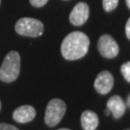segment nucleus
I'll list each match as a JSON object with an SVG mask.
<instances>
[{
	"label": "nucleus",
	"mask_w": 130,
	"mask_h": 130,
	"mask_svg": "<svg viewBox=\"0 0 130 130\" xmlns=\"http://www.w3.org/2000/svg\"><path fill=\"white\" fill-rule=\"evenodd\" d=\"M90 39L83 32L70 33L61 44V53L66 60L73 61L83 58L89 51Z\"/></svg>",
	"instance_id": "nucleus-1"
},
{
	"label": "nucleus",
	"mask_w": 130,
	"mask_h": 130,
	"mask_svg": "<svg viewBox=\"0 0 130 130\" xmlns=\"http://www.w3.org/2000/svg\"><path fill=\"white\" fill-rule=\"evenodd\" d=\"M20 72V56L19 52L10 51L5 56L0 67V80L5 83H11L17 80Z\"/></svg>",
	"instance_id": "nucleus-2"
},
{
	"label": "nucleus",
	"mask_w": 130,
	"mask_h": 130,
	"mask_svg": "<svg viewBox=\"0 0 130 130\" xmlns=\"http://www.w3.org/2000/svg\"><path fill=\"white\" fill-rule=\"evenodd\" d=\"M14 30L20 36L37 38L42 36L44 26L41 20L32 18H22L18 20L14 25Z\"/></svg>",
	"instance_id": "nucleus-3"
},
{
	"label": "nucleus",
	"mask_w": 130,
	"mask_h": 130,
	"mask_svg": "<svg viewBox=\"0 0 130 130\" xmlns=\"http://www.w3.org/2000/svg\"><path fill=\"white\" fill-rule=\"evenodd\" d=\"M67 110L66 103L59 98L51 99L46 106L44 114V122L46 125L53 127L57 125L64 118Z\"/></svg>",
	"instance_id": "nucleus-4"
},
{
	"label": "nucleus",
	"mask_w": 130,
	"mask_h": 130,
	"mask_svg": "<svg viewBox=\"0 0 130 130\" xmlns=\"http://www.w3.org/2000/svg\"><path fill=\"white\" fill-rule=\"evenodd\" d=\"M98 49L100 55L106 59H113L118 56L120 46L110 35H102L98 42Z\"/></svg>",
	"instance_id": "nucleus-5"
},
{
	"label": "nucleus",
	"mask_w": 130,
	"mask_h": 130,
	"mask_svg": "<svg viewBox=\"0 0 130 130\" xmlns=\"http://www.w3.org/2000/svg\"><path fill=\"white\" fill-rule=\"evenodd\" d=\"M114 86V76L110 71L103 70L99 72L94 80L93 87L100 94H107L112 91Z\"/></svg>",
	"instance_id": "nucleus-6"
},
{
	"label": "nucleus",
	"mask_w": 130,
	"mask_h": 130,
	"mask_svg": "<svg viewBox=\"0 0 130 130\" xmlns=\"http://www.w3.org/2000/svg\"><path fill=\"white\" fill-rule=\"evenodd\" d=\"M89 15H90L89 5L85 2H79L70 12V21L74 26H81L88 20Z\"/></svg>",
	"instance_id": "nucleus-7"
},
{
	"label": "nucleus",
	"mask_w": 130,
	"mask_h": 130,
	"mask_svg": "<svg viewBox=\"0 0 130 130\" xmlns=\"http://www.w3.org/2000/svg\"><path fill=\"white\" fill-rule=\"evenodd\" d=\"M36 117V109L31 105H22L13 113V119L19 123H27Z\"/></svg>",
	"instance_id": "nucleus-8"
},
{
	"label": "nucleus",
	"mask_w": 130,
	"mask_h": 130,
	"mask_svg": "<svg viewBox=\"0 0 130 130\" xmlns=\"http://www.w3.org/2000/svg\"><path fill=\"white\" fill-rule=\"evenodd\" d=\"M107 109L116 120H119L125 114L126 104L120 95H113L107 101Z\"/></svg>",
	"instance_id": "nucleus-9"
},
{
	"label": "nucleus",
	"mask_w": 130,
	"mask_h": 130,
	"mask_svg": "<svg viewBox=\"0 0 130 130\" xmlns=\"http://www.w3.org/2000/svg\"><path fill=\"white\" fill-rule=\"evenodd\" d=\"M99 124L98 116L94 112L86 110L81 115V126L84 130H95Z\"/></svg>",
	"instance_id": "nucleus-10"
},
{
	"label": "nucleus",
	"mask_w": 130,
	"mask_h": 130,
	"mask_svg": "<svg viewBox=\"0 0 130 130\" xmlns=\"http://www.w3.org/2000/svg\"><path fill=\"white\" fill-rule=\"evenodd\" d=\"M119 4V0H102V7L105 12L110 13L116 9Z\"/></svg>",
	"instance_id": "nucleus-11"
},
{
	"label": "nucleus",
	"mask_w": 130,
	"mask_h": 130,
	"mask_svg": "<svg viewBox=\"0 0 130 130\" xmlns=\"http://www.w3.org/2000/svg\"><path fill=\"white\" fill-rule=\"evenodd\" d=\"M121 72L126 81L130 83V62H126L121 65Z\"/></svg>",
	"instance_id": "nucleus-12"
},
{
	"label": "nucleus",
	"mask_w": 130,
	"mask_h": 130,
	"mask_svg": "<svg viewBox=\"0 0 130 130\" xmlns=\"http://www.w3.org/2000/svg\"><path fill=\"white\" fill-rule=\"evenodd\" d=\"M30 4L36 8H42L48 2V0H29Z\"/></svg>",
	"instance_id": "nucleus-13"
},
{
	"label": "nucleus",
	"mask_w": 130,
	"mask_h": 130,
	"mask_svg": "<svg viewBox=\"0 0 130 130\" xmlns=\"http://www.w3.org/2000/svg\"><path fill=\"white\" fill-rule=\"evenodd\" d=\"M0 130H19L15 126L8 123H0Z\"/></svg>",
	"instance_id": "nucleus-14"
},
{
	"label": "nucleus",
	"mask_w": 130,
	"mask_h": 130,
	"mask_svg": "<svg viewBox=\"0 0 130 130\" xmlns=\"http://www.w3.org/2000/svg\"><path fill=\"white\" fill-rule=\"evenodd\" d=\"M125 35L127 39L130 41V18L128 19V20H127V22L125 24Z\"/></svg>",
	"instance_id": "nucleus-15"
},
{
	"label": "nucleus",
	"mask_w": 130,
	"mask_h": 130,
	"mask_svg": "<svg viewBox=\"0 0 130 130\" xmlns=\"http://www.w3.org/2000/svg\"><path fill=\"white\" fill-rule=\"evenodd\" d=\"M126 105L130 108V93H129V95L127 96V99H126Z\"/></svg>",
	"instance_id": "nucleus-16"
},
{
	"label": "nucleus",
	"mask_w": 130,
	"mask_h": 130,
	"mask_svg": "<svg viewBox=\"0 0 130 130\" xmlns=\"http://www.w3.org/2000/svg\"><path fill=\"white\" fill-rule=\"evenodd\" d=\"M126 2V5H127V8L130 10V0H125Z\"/></svg>",
	"instance_id": "nucleus-17"
},
{
	"label": "nucleus",
	"mask_w": 130,
	"mask_h": 130,
	"mask_svg": "<svg viewBox=\"0 0 130 130\" xmlns=\"http://www.w3.org/2000/svg\"><path fill=\"white\" fill-rule=\"evenodd\" d=\"M105 114H106V116H108V115H109V114H110V111H109V110H108V109H107L106 111H105Z\"/></svg>",
	"instance_id": "nucleus-18"
},
{
	"label": "nucleus",
	"mask_w": 130,
	"mask_h": 130,
	"mask_svg": "<svg viewBox=\"0 0 130 130\" xmlns=\"http://www.w3.org/2000/svg\"><path fill=\"white\" fill-rule=\"evenodd\" d=\"M58 130H70V129H68V128H60V129Z\"/></svg>",
	"instance_id": "nucleus-19"
},
{
	"label": "nucleus",
	"mask_w": 130,
	"mask_h": 130,
	"mask_svg": "<svg viewBox=\"0 0 130 130\" xmlns=\"http://www.w3.org/2000/svg\"><path fill=\"white\" fill-rule=\"evenodd\" d=\"M0 110H1V101H0Z\"/></svg>",
	"instance_id": "nucleus-20"
},
{
	"label": "nucleus",
	"mask_w": 130,
	"mask_h": 130,
	"mask_svg": "<svg viewBox=\"0 0 130 130\" xmlns=\"http://www.w3.org/2000/svg\"><path fill=\"white\" fill-rule=\"evenodd\" d=\"M0 4H1V0H0Z\"/></svg>",
	"instance_id": "nucleus-21"
},
{
	"label": "nucleus",
	"mask_w": 130,
	"mask_h": 130,
	"mask_svg": "<svg viewBox=\"0 0 130 130\" xmlns=\"http://www.w3.org/2000/svg\"><path fill=\"white\" fill-rule=\"evenodd\" d=\"M64 1H68V0H64Z\"/></svg>",
	"instance_id": "nucleus-22"
},
{
	"label": "nucleus",
	"mask_w": 130,
	"mask_h": 130,
	"mask_svg": "<svg viewBox=\"0 0 130 130\" xmlns=\"http://www.w3.org/2000/svg\"><path fill=\"white\" fill-rule=\"evenodd\" d=\"M125 130H130V129H125Z\"/></svg>",
	"instance_id": "nucleus-23"
}]
</instances>
